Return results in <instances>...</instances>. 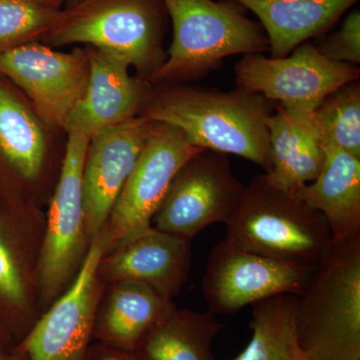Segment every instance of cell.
<instances>
[{"instance_id": "19", "label": "cell", "mask_w": 360, "mask_h": 360, "mask_svg": "<svg viewBox=\"0 0 360 360\" xmlns=\"http://www.w3.org/2000/svg\"><path fill=\"white\" fill-rule=\"evenodd\" d=\"M175 307L146 284L116 281L106 284L97 309L94 341L132 352L142 336Z\"/></svg>"}, {"instance_id": "18", "label": "cell", "mask_w": 360, "mask_h": 360, "mask_svg": "<svg viewBox=\"0 0 360 360\" xmlns=\"http://www.w3.org/2000/svg\"><path fill=\"white\" fill-rule=\"evenodd\" d=\"M324 163L319 176L295 194L321 213L335 243L360 236V158L321 141Z\"/></svg>"}, {"instance_id": "12", "label": "cell", "mask_w": 360, "mask_h": 360, "mask_svg": "<svg viewBox=\"0 0 360 360\" xmlns=\"http://www.w3.org/2000/svg\"><path fill=\"white\" fill-rule=\"evenodd\" d=\"M0 73L25 92L39 120L63 127L86 90L89 52L65 53L30 42L0 53Z\"/></svg>"}, {"instance_id": "10", "label": "cell", "mask_w": 360, "mask_h": 360, "mask_svg": "<svg viewBox=\"0 0 360 360\" xmlns=\"http://www.w3.org/2000/svg\"><path fill=\"white\" fill-rule=\"evenodd\" d=\"M200 150L181 130L167 123L151 122L139 160L104 225L106 253L151 226L175 175Z\"/></svg>"}, {"instance_id": "7", "label": "cell", "mask_w": 360, "mask_h": 360, "mask_svg": "<svg viewBox=\"0 0 360 360\" xmlns=\"http://www.w3.org/2000/svg\"><path fill=\"white\" fill-rule=\"evenodd\" d=\"M359 77V66L330 60L311 41L285 58L246 54L234 66L238 89L260 94L291 115L314 112L328 94Z\"/></svg>"}, {"instance_id": "25", "label": "cell", "mask_w": 360, "mask_h": 360, "mask_svg": "<svg viewBox=\"0 0 360 360\" xmlns=\"http://www.w3.org/2000/svg\"><path fill=\"white\" fill-rule=\"evenodd\" d=\"M59 11L39 0H0V53L44 39Z\"/></svg>"}, {"instance_id": "15", "label": "cell", "mask_w": 360, "mask_h": 360, "mask_svg": "<svg viewBox=\"0 0 360 360\" xmlns=\"http://www.w3.org/2000/svg\"><path fill=\"white\" fill-rule=\"evenodd\" d=\"M89 79L84 96L63 129L91 139L103 130L141 115L151 84L129 73V63L112 52L92 49Z\"/></svg>"}, {"instance_id": "9", "label": "cell", "mask_w": 360, "mask_h": 360, "mask_svg": "<svg viewBox=\"0 0 360 360\" xmlns=\"http://www.w3.org/2000/svg\"><path fill=\"white\" fill-rule=\"evenodd\" d=\"M245 191L229 155L201 149L175 175L151 225L191 241L206 227L226 224Z\"/></svg>"}, {"instance_id": "16", "label": "cell", "mask_w": 360, "mask_h": 360, "mask_svg": "<svg viewBox=\"0 0 360 360\" xmlns=\"http://www.w3.org/2000/svg\"><path fill=\"white\" fill-rule=\"evenodd\" d=\"M191 264V241L151 225L104 255L98 274L105 284L136 281L174 300L186 283Z\"/></svg>"}, {"instance_id": "1", "label": "cell", "mask_w": 360, "mask_h": 360, "mask_svg": "<svg viewBox=\"0 0 360 360\" xmlns=\"http://www.w3.org/2000/svg\"><path fill=\"white\" fill-rule=\"evenodd\" d=\"M276 104L236 89L222 91L187 84L151 85L142 117L172 125L200 149L240 156L269 174L271 169L266 120Z\"/></svg>"}, {"instance_id": "24", "label": "cell", "mask_w": 360, "mask_h": 360, "mask_svg": "<svg viewBox=\"0 0 360 360\" xmlns=\"http://www.w3.org/2000/svg\"><path fill=\"white\" fill-rule=\"evenodd\" d=\"M315 136L360 158V84H343L324 98L309 116Z\"/></svg>"}, {"instance_id": "13", "label": "cell", "mask_w": 360, "mask_h": 360, "mask_svg": "<svg viewBox=\"0 0 360 360\" xmlns=\"http://www.w3.org/2000/svg\"><path fill=\"white\" fill-rule=\"evenodd\" d=\"M44 221L0 198V322L16 345L42 314L39 260Z\"/></svg>"}, {"instance_id": "8", "label": "cell", "mask_w": 360, "mask_h": 360, "mask_svg": "<svg viewBox=\"0 0 360 360\" xmlns=\"http://www.w3.org/2000/svg\"><path fill=\"white\" fill-rule=\"evenodd\" d=\"M104 229L92 239L84 264L63 295L40 315L30 333L14 347L25 360H86L106 284L98 274L106 253Z\"/></svg>"}, {"instance_id": "21", "label": "cell", "mask_w": 360, "mask_h": 360, "mask_svg": "<svg viewBox=\"0 0 360 360\" xmlns=\"http://www.w3.org/2000/svg\"><path fill=\"white\" fill-rule=\"evenodd\" d=\"M309 115H288L278 106L267 118L274 186L295 193L321 174L324 150L310 127Z\"/></svg>"}, {"instance_id": "29", "label": "cell", "mask_w": 360, "mask_h": 360, "mask_svg": "<svg viewBox=\"0 0 360 360\" xmlns=\"http://www.w3.org/2000/svg\"><path fill=\"white\" fill-rule=\"evenodd\" d=\"M42 4H47V6L54 7V8H59V6L63 4L65 0H39Z\"/></svg>"}, {"instance_id": "27", "label": "cell", "mask_w": 360, "mask_h": 360, "mask_svg": "<svg viewBox=\"0 0 360 360\" xmlns=\"http://www.w3.org/2000/svg\"><path fill=\"white\" fill-rule=\"evenodd\" d=\"M86 360H137L131 352L118 349V348L92 343L89 348Z\"/></svg>"}, {"instance_id": "22", "label": "cell", "mask_w": 360, "mask_h": 360, "mask_svg": "<svg viewBox=\"0 0 360 360\" xmlns=\"http://www.w3.org/2000/svg\"><path fill=\"white\" fill-rule=\"evenodd\" d=\"M222 328L208 310L175 307L142 336L131 352L137 360H217L213 340Z\"/></svg>"}, {"instance_id": "5", "label": "cell", "mask_w": 360, "mask_h": 360, "mask_svg": "<svg viewBox=\"0 0 360 360\" xmlns=\"http://www.w3.org/2000/svg\"><path fill=\"white\" fill-rule=\"evenodd\" d=\"M161 0H79L59 11L44 39L52 46L89 44L124 58L148 79L167 58Z\"/></svg>"}, {"instance_id": "23", "label": "cell", "mask_w": 360, "mask_h": 360, "mask_svg": "<svg viewBox=\"0 0 360 360\" xmlns=\"http://www.w3.org/2000/svg\"><path fill=\"white\" fill-rule=\"evenodd\" d=\"M295 295H278L253 304L251 338L234 360H311L298 343Z\"/></svg>"}, {"instance_id": "26", "label": "cell", "mask_w": 360, "mask_h": 360, "mask_svg": "<svg viewBox=\"0 0 360 360\" xmlns=\"http://www.w3.org/2000/svg\"><path fill=\"white\" fill-rule=\"evenodd\" d=\"M317 49L330 60L347 65L360 63V13L352 11L335 32L317 45Z\"/></svg>"}, {"instance_id": "11", "label": "cell", "mask_w": 360, "mask_h": 360, "mask_svg": "<svg viewBox=\"0 0 360 360\" xmlns=\"http://www.w3.org/2000/svg\"><path fill=\"white\" fill-rule=\"evenodd\" d=\"M315 266L241 250L225 238L212 248L202 278L208 311L234 314L274 296L298 295Z\"/></svg>"}, {"instance_id": "17", "label": "cell", "mask_w": 360, "mask_h": 360, "mask_svg": "<svg viewBox=\"0 0 360 360\" xmlns=\"http://www.w3.org/2000/svg\"><path fill=\"white\" fill-rule=\"evenodd\" d=\"M46 160V142L37 115L0 82V198L34 219L21 191L34 186Z\"/></svg>"}, {"instance_id": "2", "label": "cell", "mask_w": 360, "mask_h": 360, "mask_svg": "<svg viewBox=\"0 0 360 360\" xmlns=\"http://www.w3.org/2000/svg\"><path fill=\"white\" fill-rule=\"evenodd\" d=\"M298 343L311 360H360V236L335 243L295 296Z\"/></svg>"}, {"instance_id": "20", "label": "cell", "mask_w": 360, "mask_h": 360, "mask_svg": "<svg viewBox=\"0 0 360 360\" xmlns=\"http://www.w3.org/2000/svg\"><path fill=\"white\" fill-rule=\"evenodd\" d=\"M255 14L266 33L270 58H285L328 32L359 0H231Z\"/></svg>"}, {"instance_id": "31", "label": "cell", "mask_w": 360, "mask_h": 360, "mask_svg": "<svg viewBox=\"0 0 360 360\" xmlns=\"http://www.w3.org/2000/svg\"><path fill=\"white\" fill-rule=\"evenodd\" d=\"M79 1V0H71V4H75V2Z\"/></svg>"}, {"instance_id": "14", "label": "cell", "mask_w": 360, "mask_h": 360, "mask_svg": "<svg viewBox=\"0 0 360 360\" xmlns=\"http://www.w3.org/2000/svg\"><path fill=\"white\" fill-rule=\"evenodd\" d=\"M151 122L142 116L99 132L89 141L82 191L90 239L103 231L142 148Z\"/></svg>"}, {"instance_id": "4", "label": "cell", "mask_w": 360, "mask_h": 360, "mask_svg": "<svg viewBox=\"0 0 360 360\" xmlns=\"http://www.w3.org/2000/svg\"><path fill=\"white\" fill-rule=\"evenodd\" d=\"M225 226V238L241 250L309 266L319 264L333 245L323 215L295 193L274 186L264 172L246 184Z\"/></svg>"}, {"instance_id": "28", "label": "cell", "mask_w": 360, "mask_h": 360, "mask_svg": "<svg viewBox=\"0 0 360 360\" xmlns=\"http://www.w3.org/2000/svg\"><path fill=\"white\" fill-rule=\"evenodd\" d=\"M15 345L16 342L14 341L13 336L4 328V324L0 322V360L11 354Z\"/></svg>"}, {"instance_id": "30", "label": "cell", "mask_w": 360, "mask_h": 360, "mask_svg": "<svg viewBox=\"0 0 360 360\" xmlns=\"http://www.w3.org/2000/svg\"><path fill=\"white\" fill-rule=\"evenodd\" d=\"M2 360H25V359H23L22 355L18 354V352H15L13 348V352H11V354L7 355V356L4 357Z\"/></svg>"}, {"instance_id": "6", "label": "cell", "mask_w": 360, "mask_h": 360, "mask_svg": "<svg viewBox=\"0 0 360 360\" xmlns=\"http://www.w3.org/2000/svg\"><path fill=\"white\" fill-rule=\"evenodd\" d=\"M90 139L70 132L58 184L45 215L39 284L42 314L70 285L91 245L82 175Z\"/></svg>"}, {"instance_id": "3", "label": "cell", "mask_w": 360, "mask_h": 360, "mask_svg": "<svg viewBox=\"0 0 360 360\" xmlns=\"http://www.w3.org/2000/svg\"><path fill=\"white\" fill-rule=\"evenodd\" d=\"M161 1L172 18L174 37L165 63L148 78L149 84H187L205 77L229 56L269 51L262 25L232 4Z\"/></svg>"}]
</instances>
